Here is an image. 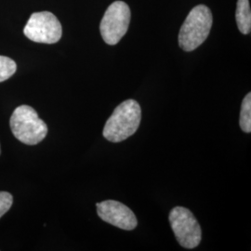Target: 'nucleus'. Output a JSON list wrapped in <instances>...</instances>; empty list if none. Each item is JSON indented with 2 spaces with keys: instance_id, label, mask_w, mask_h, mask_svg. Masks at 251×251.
Listing matches in <instances>:
<instances>
[{
  "instance_id": "nucleus-1",
  "label": "nucleus",
  "mask_w": 251,
  "mask_h": 251,
  "mask_svg": "<svg viewBox=\"0 0 251 251\" xmlns=\"http://www.w3.org/2000/svg\"><path fill=\"white\" fill-rule=\"evenodd\" d=\"M141 119L140 104L134 100H126L108 118L103 128V137L112 143L123 142L138 130Z\"/></svg>"
},
{
  "instance_id": "nucleus-2",
  "label": "nucleus",
  "mask_w": 251,
  "mask_h": 251,
  "mask_svg": "<svg viewBox=\"0 0 251 251\" xmlns=\"http://www.w3.org/2000/svg\"><path fill=\"white\" fill-rule=\"evenodd\" d=\"M210 9L198 5L189 12L179 33V45L185 51H193L206 41L212 27Z\"/></svg>"
},
{
  "instance_id": "nucleus-3",
  "label": "nucleus",
  "mask_w": 251,
  "mask_h": 251,
  "mask_svg": "<svg viewBox=\"0 0 251 251\" xmlns=\"http://www.w3.org/2000/svg\"><path fill=\"white\" fill-rule=\"evenodd\" d=\"M9 126L15 138L27 145L39 144L48 134L47 124L39 118L36 110L28 105H21L14 110Z\"/></svg>"
},
{
  "instance_id": "nucleus-4",
  "label": "nucleus",
  "mask_w": 251,
  "mask_h": 251,
  "mask_svg": "<svg viewBox=\"0 0 251 251\" xmlns=\"http://www.w3.org/2000/svg\"><path fill=\"white\" fill-rule=\"evenodd\" d=\"M130 9L123 1H116L106 9L100 25L102 39L108 45H117L125 36L130 23Z\"/></svg>"
},
{
  "instance_id": "nucleus-5",
  "label": "nucleus",
  "mask_w": 251,
  "mask_h": 251,
  "mask_svg": "<svg viewBox=\"0 0 251 251\" xmlns=\"http://www.w3.org/2000/svg\"><path fill=\"white\" fill-rule=\"evenodd\" d=\"M24 34L28 39L36 43L54 44L61 39L63 28L54 14L42 11L31 15L24 29Z\"/></svg>"
},
{
  "instance_id": "nucleus-6",
  "label": "nucleus",
  "mask_w": 251,
  "mask_h": 251,
  "mask_svg": "<svg viewBox=\"0 0 251 251\" xmlns=\"http://www.w3.org/2000/svg\"><path fill=\"white\" fill-rule=\"evenodd\" d=\"M170 223L179 245L192 250L201 242L202 231L196 217L185 207L176 206L170 213Z\"/></svg>"
},
{
  "instance_id": "nucleus-7",
  "label": "nucleus",
  "mask_w": 251,
  "mask_h": 251,
  "mask_svg": "<svg viewBox=\"0 0 251 251\" xmlns=\"http://www.w3.org/2000/svg\"><path fill=\"white\" fill-rule=\"evenodd\" d=\"M100 218L120 229L130 231L138 225L137 218L130 208L115 200H106L97 204Z\"/></svg>"
},
{
  "instance_id": "nucleus-8",
  "label": "nucleus",
  "mask_w": 251,
  "mask_h": 251,
  "mask_svg": "<svg viewBox=\"0 0 251 251\" xmlns=\"http://www.w3.org/2000/svg\"><path fill=\"white\" fill-rule=\"evenodd\" d=\"M235 19L239 31L244 35L251 34V11L250 0H237Z\"/></svg>"
},
{
  "instance_id": "nucleus-9",
  "label": "nucleus",
  "mask_w": 251,
  "mask_h": 251,
  "mask_svg": "<svg viewBox=\"0 0 251 251\" xmlns=\"http://www.w3.org/2000/svg\"><path fill=\"white\" fill-rule=\"evenodd\" d=\"M239 125L246 133L251 132V93H248L243 100L242 108L240 112Z\"/></svg>"
},
{
  "instance_id": "nucleus-10",
  "label": "nucleus",
  "mask_w": 251,
  "mask_h": 251,
  "mask_svg": "<svg viewBox=\"0 0 251 251\" xmlns=\"http://www.w3.org/2000/svg\"><path fill=\"white\" fill-rule=\"evenodd\" d=\"M17 70L16 63L6 56H0V82L11 77Z\"/></svg>"
},
{
  "instance_id": "nucleus-11",
  "label": "nucleus",
  "mask_w": 251,
  "mask_h": 251,
  "mask_svg": "<svg viewBox=\"0 0 251 251\" xmlns=\"http://www.w3.org/2000/svg\"><path fill=\"white\" fill-rule=\"evenodd\" d=\"M13 198L8 192H0V218L5 215L12 206Z\"/></svg>"
},
{
  "instance_id": "nucleus-12",
  "label": "nucleus",
  "mask_w": 251,
  "mask_h": 251,
  "mask_svg": "<svg viewBox=\"0 0 251 251\" xmlns=\"http://www.w3.org/2000/svg\"><path fill=\"white\" fill-rule=\"evenodd\" d=\"M0 154H1V147H0Z\"/></svg>"
}]
</instances>
